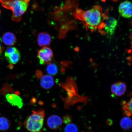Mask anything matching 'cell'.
I'll list each match as a JSON object with an SVG mask.
<instances>
[{
  "mask_svg": "<svg viewBox=\"0 0 132 132\" xmlns=\"http://www.w3.org/2000/svg\"><path fill=\"white\" fill-rule=\"evenodd\" d=\"M72 15L76 19L81 21L87 29L93 31L103 29L104 21L107 16L99 5H95L87 11L77 8Z\"/></svg>",
  "mask_w": 132,
  "mask_h": 132,
  "instance_id": "obj_1",
  "label": "cell"
},
{
  "mask_svg": "<svg viewBox=\"0 0 132 132\" xmlns=\"http://www.w3.org/2000/svg\"><path fill=\"white\" fill-rule=\"evenodd\" d=\"M30 0H0V3L4 7L12 11V19L19 22L22 16L26 12Z\"/></svg>",
  "mask_w": 132,
  "mask_h": 132,
  "instance_id": "obj_2",
  "label": "cell"
},
{
  "mask_svg": "<svg viewBox=\"0 0 132 132\" xmlns=\"http://www.w3.org/2000/svg\"><path fill=\"white\" fill-rule=\"evenodd\" d=\"M32 112L25 121V127L29 132H40L43 126L45 112L43 110L40 109Z\"/></svg>",
  "mask_w": 132,
  "mask_h": 132,
  "instance_id": "obj_3",
  "label": "cell"
},
{
  "mask_svg": "<svg viewBox=\"0 0 132 132\" xmlns=\"http://www.w3.org/2000/svg\"><path fill=\"white\" fill-rule=\"evenodd\" d=\"M54 57L53 52L50 48L44 47L38 52L37 57L41 65L50 63Z\"/></svg>",
  "mask_w": 132,
  "mask_h": 132,
  "instance_id": "obj_4",
  "label": "cell"
},
{
  "mask_svg": "<svg viewBox=\"0 0 132 132\" xmlns=\"http://www.w3.org/2000/svg\"><path fill=\"white\" fill-rule=\"evenodd\" d=\"M118 21L115 18L107 16L104 21V28L105 33L109 37H111L114 34L118 25Z\"/></svg>",
  "mask_w": 132,
  "mask_h": 132,
  "instance_id": "obj_5",
  "label": "cell"
},
{
  "mask_svg": "<svg viewBox=\"0 0 132 132\" xmlns=\"http://www.w3.org/2000/svg\"><path fill=\"white\" fill-rule=\"evenodd\" d=\"M132 8L131 2L128 1H123L120 3L119 6V13L122 17L129 19L132 16Z\"/></svg>",
  "mask_w": 132,
  "mask_h": 132,
  "instance_id": "obj_6",
  "label": "cell"
},
{
  "mask_svg": "<svg viewBox=\"0 0 132 132\" xmlns=\"http://www.w3.org/2000/svg\"><path fill=\"white\" fill-rule=\"evenodd\" d=\"M62 118L57 115H51L48 118L47 124L49 128L52 130L59 129L62 126Z\"/></svg>",
  "mask_w": 132,
  "mask_h": 132,
  "instance_id": "obj_7",
  "label": "cell"
},
{
  "mask_svg": "<svg viewBox=\"0 0 132 132\" xmlns=\"http://www.w3.org/2000/svg\"><path fill=\"white\" fill-rule=\"evenodd\" d=\"M127 86L125 82L118 81L111 86V91L114 95L120 97L124 95L127 90Z\"/></svg>",
  "mask_w": 132,
  "mask_h": 132,
  "instance_id": "obj_8",
  "label": "cell"
},
{
  "mask_svg": "<svg viewBox=\"0 0 132 132\" xmlns=\"http://www.w3.org/2000/svg\"><path fill=\"white\" fill-rule=\"evenodd\" d=\"M7 102L13 106L17 107L20 109L23 105L22 99L16 94H8L6 95Z\"/></svg>",
  "mask_w": 132,
  "mask_h": 132,
  "instance_id": "obj_9",
  "label": "cell"
},
{
  "mask_svg": "<svg viewBox=\"0 0 132 132\" xmlns=\"http://www.w3.org/2000/svg\"><path fill=\"white\" fill-rule=\"evenodd\" d=\"M37 42L40 47H46L50 45L52 42V38L48 33L41 32L38 35Z\"/></svg>",
  "mask_w": 132,
  "mask_h": 132,
  "instance_id": "obj_10",
  "label": "cell"
},
{
  "mask_svg": "<svg viewBox=\"0 0 132 132\" xmlns=\"http://www.w3.org/2000/svg\"><path fill=\"white\" fill-rule=\"evenodd\" d=\"M54 83L53 77L50 75H44L41 78V86L45 89L48 90L52 88L54 86Z\"/></svg>",
  "mask_w": 132,
  "mask_h": 132,
  "instance_id": "obj_11",
  "label": "cell"
},
{
  "mask_svg": "<svg viewBox=\"0 0 132 132\" xmlns=\"http://www.w3.org/2000/svg\"><path fill=\"white\" fill-rule=\"evenodd\" d=\"M2 40L5 45L9 46L14 45L16 41L15 35L10 32L5 33L2 36Z\"/></svg>",
  "mask_w": 132,
  "mask_h": 132,
  "instance_id": "obj_12",
  "label": "cell"
},
{
  "mask_svg": "<svg viewBox=\"0 0 132 132\" xmlns=\"http://www.w3.org/2000/svg\"><path fill=\"white\" fill-rule=\"evenodd\" d=\"M121 104L124 114L127 117L131 116L132 115V98L128 102L125 100L123 101Z\"/></svg>",
  "mask_w": 132,
  "mask_h": 132,
  "instance_id": "obj_13",
  "label": "cell"
},
{
  "mask_svg": "<svg viewBox=\"0 0 132 132\" xmlns=\"http://www.w3.org/2000/svg\"><path fill=\"white\" fill-rule=\"evenodd\" d=\"M120 125L123 130H129L132 126V121L131 118L127 117H123L120 120Z\"/></svg>",
  "mask_w": 132,
  "mask_h": 132,
  "instance_id": "obj_14",
  "label": "cell"
},
{
  "mask_svg": "<svg viewBox=\"0 0 132 132\" xmlns=\"http://www.w3.org/2000/svg\"><path fill=\"white\" fill-rule=\"evenodd\" d=\"M6 57L7 61L10 63L11 64H15L20 60L21 55L20 52L18 50L17 52Z\"/></svg>",
  "mask_w": 132,
  "mask_h": 132,
  "instance_id": "obj_15",
  "label": "cell"
},
{
  "mask_svg": "<svg viewBox=\"0 0 132 132\" xmlns=\"http://www.w3.org/2000/svg\"><path fill=\"white\" fill-rule=\"evenodd\" d=\"M10 126V122L7 118L3 117H0V130L3 131H7Z\"/></svg>",
  "mask_w": 132,
  "mask_h": 132,
  "instance_id": "obj_16",
  "label": "cell"
},
{
  "mask_svg": "<svg viewBox=\"0 0 132 132\" xmlns=\"http://www.w3.org/2000/svg\"><path fill=\"white\" fill-rule=\"evenodd\" d=\"M46 71L49 75H55L58 72V68L56 64L50 63L46 67Z\"/></svg>",
  "mask_w": 132,
  "mask_h": 132,
  "instance_id": "obj_17",
  "label": "cell"
},
{
  "mask_svg": "<svg viewBox=\"0 0 132 132\" xmlns=\"http://www.w3.org/2000/svg\"><path fill=\"white\" fill-rule=\"evenodd\" d=\"M77 127L73 123H69L65 127L64 129L65 132H77Z\"/></svg>",
  "mask_w": 132,
  "mask_h": 132,
  "instance_id": "obj_18",
  "label": "cell"
},
{
  "mask_svg": "<svg viewBox=\"0 0 132 132\" xmlns=\"http://www.w3.org/2000/svg\"><path fill=\"white\" fill-rule=\"evenodd\" d=\"M16 48L14 47H11L8 48L6 50L5 53V55L6 57L9 56L11 54L14 53L18 51Z\"/></svg>",
  "mask_w": 132,
  "mask_h": 132,
  "instance_id": "obj_19",
  "label": "cell"
},
{
  "mask_svg": "<svg viewBox=\"0 0 132 132\" xmlns=\"http://www.w3.org/2000/svg\"><path fill=\"white\" fill-rule=\"evenodd\" d=\"M62 122L65 124H68L72 121V118L70 116L66 115H64L63 118Z\"/></svg>",
  "mask_w": 132,
  "mask_h": 132,
  "instance_id": "obj_20",
  "label": "cell"
},
{
  "mask_svg": "<svg viewBox=\"0 0 132 132\" xmlns=\"http://www.w3.org/2000/svg\"><path fill=\"white\" fill-rule=\"evenodd\" d=\"M36 76L38 78H40V77L42 76V72L40 70H37L36 72Z\"/></svg>",
  "mask_w": 132,
  "mask_h": 132,
  "instance_id": "obj_21",
  "label": "cell"
},
{
  "mask_svg": "<svg viewBox=\"0 0 132 132\" xmlns=\"http://www.w3.org/2000/svg\"><path fill=\"white\" fill-rule=\"evenodd\" d=\"M112 123H113V121L112 120L109 119L107 120L106 124L107 125H110H110H111Z\"/></svg>",
  "mask_w": 132,
  "mask_h": 132,
  "instance_id": "obj_22",
  "label": "cell"
},
{
  "mask_svg": "<svg viewBox=\"0 0 132 132\" xmlns=\"http://www.w3.org/2000/svg\"><path fill=\"white\" fill-rule=\"evenodd\" d=\"M4 49V48L0 45V54L3 52Z\"/></svg>",
  "mask_w": 132,
  "mask_h": 132,
  "instance_id": "obj_23",
  "label": "cell"
},
{
  "mask_svg": "<svg viewBox=\"0 0 132 132\" xmlns=\"http://www.w3.org/2000/svg\"><path fill=\"white\" fill-rule=\"evenodd\" d=\"M111 1L114 2H117L119 1V0H111Z\"/></svg>",
  "mask_w": 132,
  "mask_h": 132,
  "instance_id": "obj_24",
  "label": "cell"
},
{
  "mask_svg": "<svg viewBox=\"0 0 132 132\" xmlns=\"http://www.w3.org/2000/svg\"></svg>",
  "mask_w": 132,
  "mask_h": 132,
  "instance_id": "obj_25",
  "label": "cell"
}]
</instances>
